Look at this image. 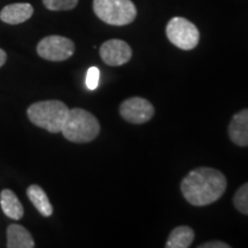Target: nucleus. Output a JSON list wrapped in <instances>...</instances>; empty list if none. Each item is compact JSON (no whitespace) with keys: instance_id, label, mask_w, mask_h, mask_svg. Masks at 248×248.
Returning <instances> with one entry per match:
<instances>
[{"instance_id":"1","label":"nucleus","mask_w":248,"mask_h":248,"mask_svg":"<svg viewBox=\"0 0 248 248\" xmlns=\"http://www.w3.org/2000/svg\"><path fill=\"white\" fill-rule=\"evenodd\" d=\"M226 178L219 170L200 167L188 172L182 181L183 197L195 207L212 204L219 199L226 190Z\"/></svg>"},{"instance_id":"2","label":"nucleus","mask_w":248,"mask_h":248,"mask_svg":"<svg viewBox=\"0 0 248 248\" xmlns=\"http://www.w3.org/2000/svg\"><path fill=\"white\" fill-rule=\"evenodd\" d=\"M61 133L69 141L78 144L90 142L100 133V123L90 111L82 108H73L69 109Z\"/></svg>"},{"instance_id":"3","label":"nucleus","mask_w":248,"mask_h":248,"mask_svg":"<svg viewBox=\"0 0 248 248\" xmlns=\"http://www.w3.org/2000/svg\"><path fill=\"white\" fill-rule=\"evenodd\" d=\"M68 113L69 108L60 100L35 102L27 110L28 117L31 122L51 133L61 132Z\"/></svg>"},{"instance_id":"4","label":"nucleus","mask_w":248,"mask_h":248,"mask_svg":"<svg viewBox=\"0 0 248 248\" xmlns=\"http://www.w3.org/2000/svg\"><path fill=\"white\" fill-rule=\"evenodd\" d=\"M93 11L110 26H126L137 17V8L131 0H93Z\"/></svg>"},{"instance_id":"5","label":"nucleus","mask_w":248,"mask_h":248,"mask_svg":"<svg viewBox=\"0 0 248 248\" xmlns=\"http://www.w3.org/2000/svg\"><path fill=\"white\" fill-rule=\"evenodd\" d=\"M166 33L170 43L183 51H191L199 44V29L184 17H172L167 24Z\"/></svg>"},{"instance_id":"6","label":"nucleus","mask_w":248,"mask_h":248,"mask_svg":"<svg viewBox=\"0 0 248 248\" xmlns=\"http://www.w3.org/2000/svg\"><path fill=\"white\" fill-rule=\"evenodd\" d=\"M75 52L73 40L62 36H47L37 45V53L48 61H64Z\"/></svg>"},{"instance_id":"7","label":"nucleus","mask_w":248,"mask_h":248,"mask_svg":"<svg viewBox=\"0 0 248 248\" xmlns=\"http://www.w3.org/2000/svg\"><path fill=\"white\" fill-rule=\"evenodd\" d=\"M154 107L141 97H132L124 100L120 106V114L124 120L133 124H142L154 115Z\"/></svg>"},{"instance_id":"8","label":"nucleus","mask_w":248,"mask_h":248,"mask_svg":"<svg viewBox=\"0 0 248 248\" xmlns=\"http://www.w3.org/2000/svg\"><path fill=\"white\" fill-rule=\"evenodd\" d=\"M100 57L108 66H122L131 60L132 49L124 40L109 39L101 45Z\"/></svg>"},{"instance_id":"9","label":"nucleus","mask_w":248,"mask_h":248,"mask_svg":"<svg viewBox=\"0 0 248 248\" xmlns=\"http://www.w3.org/2000/svg\"><path fill=\"white\" fill-rule=\"evenodd\" d=\"M229 137L238 146H248V109L241 110L232 117L229 125Z\"/></svg>"},{"instance_id":"10","label":"nucleus","mask_w":248,"mask_h":248,"mask_svg":"<svg viewBox=\"0 0 248 248\" xmlns=\"http://www.w3.org/2000/svg\"><path fill=\"white\" fill-rule=\"evenodd\" d=\"M33 14V7L28 2H16L5 6L0 12V20L7 24L26 22Z\"/></svg>"},{"instance_id":"11","label":"nucleus","mask_w":248,"mask_h":248,"mask_svg":"<svg viewBox=\"0 0 248 248\" xmlns=\"http://www.w3.org/2000/svg\"><path fill=\"white\" fill-rule=\"evenodd\" d=\"M0 206L4 214L9 218L18 221L24 215V209L16 194L12 190L5 188L0 193Z\"/></svg>"},{"instance_id":"12","label":"nucleus","mask_w":248,"mask_h":248,"mask_svg":"<svg viewBox=\"0 0 248 248\" xmlns=\"http://www.w3.org/2000/svg\"><path fill=\"white\" fill-rule=\"evenodd\" d=\"M7 247L8 248H33L35 241L29 231L22 225L11 224L7 228Z\"/></svg>"},{"instance_id":"13","label":"nucleus","mask_w":248,"mask_h":248,"mask_svg":"<svg viewBox=\"0 0 248 248\" xmlns=\"http://www.w3.org/2000/svg\"><path fill=\"white\" fill-rule=\"evenodd\" d=\"M27 195L31 203L43 216L48 217L53 214V207L49 202L47 194L39 185H30L27 190Z\"/></svg>"},{"instance_id":"14","label":"nucleus","mask_w":248,"mask_h":248,"mask_svg":"<svg viewBox=\"0 0 248 248\" xmlns=\"http://www.w3.org/2000/svg\"><path fill=\"white\" fill-rule=\"evenodd\" d=\"M194 240V231L190 226H177L171 231L168 240L167 248H187Z\"/></svg>"},{"instance_id":"15","label":"nucleus","mask_w":248,"mask_h":248,"mask_svg":"<svg viewBox=\"0 0 248 248\" xmlns=\"http://www.w3.org/2000/svg\"><path fill=\"white\" fill-rule=\"evenodd\" d=\"M233 203L237 210L248 215V183L240 186L233 197Z\"/></svg>"},{"instance_id":"16","label":"nucleus","mask_w":248,"mask_h":248,"mask_svg":"<svg viewBox=\"0 0 248 248\" xmlns=\"http://www.w3.org/2000/svg\"><path fill=\"white\" fill-rule=\"evenodd\" d=\"M43 4L49 11H70L78 4V0H43Z\"/></svg>"},{"instance_id":"17","label":"nucleus","mask_w":248,"mask_h":248,"mask_svg":"<svg viewBox=\"0 0 248 248\" xmlns=\"http://www.w3.org/2000/svg\"><path fill=\"white\" fill-rule=\"evenodd\" d=\"M99 79H100V71L97 67H91L86 74L85 84L89 90H95L99 85Z\"/></svg>"},{"instance_id":"18","label":"nucleus","mask_w":248,"mask_h":248,"mask_svg":"<svg viewBox=\"0 0 248 248\" xmlns=\"http://www.w3.org/2000/svg\"><path fill=\"white\" fill-rule=\"evenodd\" d=\"M198 247L199 248H230V245L223 243V241H219V240H214V241H208V243H204L202 245H199Z\"/></svg>"},{"instance_id":"19","label":"nucleus","mask_w":248,"mask_h":248,"mask_svg":"<svg viewBox=\"0 0 248 248\" xmlns=\"http://www.w3.org/2000/svg\"><path fill=\"white\" fill-rule=\"evenodd\" d=\"M6 60H7V54H6V52L4 51V49L0 48V67L4 66Z\"/></svg>"}]
</instances>
